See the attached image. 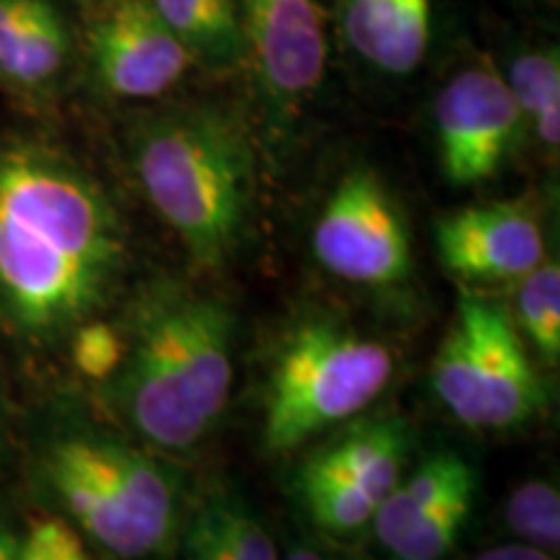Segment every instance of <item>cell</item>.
<instances>
[{
    "label": "cell",
    "instance_id": "6da1fadb",
    "mask_svg": "<svg viewBox=\"0 0 560 560\" xmlns=\"http://www.w3.org/2000/svg\"><path fill=\"white\" fill-rule=\"evenodd\" d=\"M128 265L120 208L86 166L39 140L0 145V325L13 338L66 346L107 310Z\"/></svg>",
    "mask_w": 560,
    "mask_h": 560
},
{
    "label": "cell",
    "instance_id": "7a4b0ae2",
    "mask_svg": "<svg viewBox=\"0 0 560 560\" xmlns=\"http://www.w3.org/2000/svg\"><path fill=\"white\" fill-rule=\"evenodd\" d=\"M125 359L104 397L132 436L164 454L190 452L229 408L236 312L219 293L151 280L125 325Z\"/></svg>",
    "mask_w": 560,
    "mask_h": 560
},
{
    "label": "cell",
    "instance_id": "3957f363",
    "mask_svg": "<svg viewBox=\"0 0 560 560\" xmlns=\"http://www.w3.org/2000/svg\"><path fill=\"white\" fill-rule=\"evenodd\" d=\"M140 192L170 226L195 270L236 260L252 234L257 149L249 125L221 102L145 112L128 132Z\"/></svg>",
    "mask_w": 560,
    "mask_h": 560
},
{
    "label": "cell",
    "instance_id": "277c9868",
    "mask_svg": "<svg viewBox=\"0 0 560 560\" xmlns=\"http://www.w3.org/2000/svg\"><path fill=\"white\" fill-rule=\"evenodd\" d=\"M34 475L55 514L107 560L172 558L192 506L179 467L94 420H66L47 431Z\"/></svg>",
    "mask_w": 560,
    "mask_h": 560
},
{
    "label": "cell",
    "instance_id": "5b68a950",
    "mask_svg": "<svg viewBox=\"0 0 560 560\" xmlns=\"http://www.w3.org/2000/svg\"><path fill=\"white\" fill-rule=\"evenodd\" d=\"M395 376V350L338 314L293 319L272 348L262 384V444L289 454L363 416Z\"/></svg>",
    "mask_w": 560,
    "mask_h": 560
},
{
    "label": "cell",
    "instance_id": "8992f818",
    "mask_svg": "<svg viewBox=\"0 0 560 560\" xmlns=\"http://www.w3.org/2000/svg\"><path fill=\"white\" fill-rule=\"evenodd\" d=\"M431 387L472 431H516L548 408L540 369L506 306L462 293L431 363Z\"/></svg>",
    "mask_w": 560,
    "mask_h": 560
},
{
    "label": "cell",
    "instance_id": "52a82bcc",
    "mask_svg": "<svg viewBox=\"0 0 560 560\" xmlns=\"http://www.w3.org/2000/svg\"><path fill=\"white\" fill-rule=\"evenodd\" d=\"M412 429L392 410L371 408L314 444L293 472V499L314 535L350 542L408 470Z\"/></svg>",
    "mask_w": 560,
    "mask_h": 560
},
{
    "label": "cell",
    "instance_id": "ba28073f",
    "mask_svg": "<svg viewBox=\"0 0 560 560\" xmlns=\"http://www.w3.org/2000/svg\"><path fill=\"white\" fill-rule=\"evenodd\" d=\"M314 260L342 283L395 289L412 276V236L395 195L371 166L342 174L312 226Z\"/></svg>",
    "mask_w": 560,
    "mask_h": 560
},
{
    "label": "cell",
    "instance_id": "9c48e42d",
    "mask_svg": "<svg viewBox=\"0 0 560 560\" xmlns=\"http://www.w3.org/2000/svg\"><path fill=\"white\" fill-rule=\"evenodd\" d=\"M244 62L265 115L280 132L310 104L330 60L325 0H236Z\"/></svg>",
    "mask_w": 560,
    "mask_h": 560
},
{
    "label": "cell",
    "instance_id": "30bf717a",
    "mask_svg": "<svg viewBox=\"0 0 560 560\" xmlns=\"http://www.w3.org/2000/svg\"><path fill=\"white\" fill-rule=\"evenodd\" d=\"M478 501V470L457 450L425 454L392 488L369 535L382 560H450Z\"/></svg>",
    "mask_w": 560,
    "mask_h": 560
},
{
    "label": "cell",
    "instance_id": "8fae6325",
    "mask_svg": "<svg viewBox=\"0 0 560 560\" xmlns=\"http://www.w3.org/2000/svg\"><path fill=\"white\" fill-rule=\"evenodd\" d=\"M439 166L457 187L493 179L524 138L506 79L490 60L462 68L433 104Z\"/></svg>",
    "mask_w": 560,
    "mask_h": 560
},
{
    "label": "cell",
    "instance_id": "7c38bea8",
    "mask_svg": "<svg viewBox=\"0 0 560 560\" xmlns=\"http://www.w3.org/2000/svg\"><path fill=\"white\" fill-rule=\"evenodd\" d=\"M89 60L100 89L115 100L149 102L177 86L190 52L149 0H112L89 34Z\"/></svg>",
    "mask_w": 560,
    "mask_h": 560
},
{
    "label": "cell",
    "instance_id": "4fadbf2b",
    "mask_svg": "<svg viewBox=\"0 0 560 560\" xmlns=\"http://www.w3.org/2000/svg\"><path fill=\"white\" fill-rule=\"evenodd\" d=\"M433 242L441 265L467 283L520 280L548 257L540 219L527 202L514 200L441 215Z\"/></svg>",
    "mask_w": 560,
    "mask_h": 560
},
{
    "label": "cell",
    "instance_id": "5bb4252c",
    "mask_svg": "<svg viewBox=\"0 0 560 560\" xmlns=\"http://www.w3.org/2000/svg\"><path fill=\"white\" fill-rule=\"evenodd\" d=\"M348 50L384 75H410L431 45V0H335Z\"/></svg>",
    "mask_w": 560,
    "mask_h": 560
},
{
    "label": "cell",
    "instance_id": "9a60e30c",
    "mask_svg": "<svg viewBox=\"0 0 560 560\" xmlns=\"http://www.w3.org/2000/svg\"><path fill=\"white\" fill-rule=\"evenodd\" d=\"M170 560H283L260 509L236 488L192 501Z\"/></svg>",
    "mask_w": 560,
    "mask_h": 560
},
{
    "label": "cell",
    "instance_id": "2e32d148",
    "mask_svg": "<svg viewBox=\"0 0 560 560\" xmlns=\"http://www.w3.org/2000/svg\"><path fill=\"white\" fill-rule=\"evenodd\" d=\"M159 19L190 52L192 66L226 70L244 62L236 0H149Z\"/></svg>",
    "mask_w": 560,
    "mask_h": 560
},
{
    "label": "cell",
    "instance_id": "e0dca14e",
    "mask_svg": "<svg viewBox=\"0 0 560 560\" xmlns=\"http://www.w3.org/2000/svg\"><path fill=\"white\" fill-rule=\"evenodd\" d=\"M70 34L60 11L47 0H30L3 81L24 96L47 94L66 70Z\"/></svg>",
    "mask_w": 560,
    "mask_h": 560
},
{
    "label": "cell",
    "instance_id": "ac0fdd59",
    "mask_svg": "<svg viewBox=\"0 0 560 560\" xmlns=\"http://www.w3.org/2000/svg\"><path fill=\"white\" fill-rule=\"evenodd\" d=\"M511 96L520 107L524 136L532 132L545 153L556 156L560 145V55L550 50L522 52L511 60L506 73Z\"/></svg>",
    "mask_w": 560,
    "mask_h": 560
},
{
    "label": "cell",
    "instance_id": "d6986e66",
    "mask_svg": "<svg viewBox=\"0 0 560 560\" xmlns=\"http://www.w3.org/2000/svg\"><path fill=\"white\" fill-rule=\"evenodd\" d=\"M516 330L527 342L529 353L545 366L560 361V265L556 257H545L535 270L516 280L514 312Z\"/></svg>",
    "mask_w": 560,
    "mask_h": 560
},
{
    "label": "cell",
    "instance_id": "ffe728a7",
    "mask_svg": "<svg viewBox=\"0 0 560 560\" xmlns=\"http://www.w3.org/2000/svg\"><path fill=\"white\" fill-rule=\"evenodd\" d=\"M503 529L511 542L529 545L550 556L560 552V490L550 478H529L503 503Z\"/></svg>",
    "mask_w": 560,
    "mask_h": 560
},
{
    "label": "cell",
    "instance_id": "44dd1931",
    "mask_svg": "<svg viewBox=\"0 0 560 560\" xmlns=\"http://www.w3.org/2000/svg\"><path fill=\"white\" fill-rule=\"evenodd\" d=\"M66 348L83 380L107 384L125 359V335L112 322L94 317L70 332Z\"/></svg>",
    "mask_w": 560,
    "mask_h": 560
},
{
    "label": "cell",
    "instance_id": "7402d4cb",
    "mask_svg": "<svg viewBox=\"0 0 560 560\" xmlns=\"http://www.w3.org/2000/svg\"><path fill=\"white\" fill-rule=\"evenodd\" d=\"M19 560H94V550L66 516L50 511L21 532Z\"/></svg>",
    "mask_w": 560,
    "mask_h": 560
},
{
    "label": "cell",
    "instance_id": "603a6c76",
    "mask_svg": "<svg viewBox=\"0 0 560 560\" xmlns=\"http://www.w3.org/2000/svg\"><path fill=\"white\" fill-rule=\"evenodd\" d=\"M283 560H376L348 542H335L310 532L291 540L283 550Z\"/></svg>",
    "mask_w": 560,
    "mask_h": 560
},
{
    "label": "cell",
    "instance_id": "cb8c5ba5",
    "mask_svg": "<svg viewBox=\"0 0 560 560\" xmlns=\"http://www.w3.org/2000/svg\"><path fill=\"white\" fill-rule=\"evenodd\" d=\"M470 560H558V556H550V552L529 548V545L522 542H501L493 545V548H486L475 552Z\"/></svg>",
    "mask_w": 560,
    "mask_h": 560
},
{
    "label": "cell",
    "instance_id": "d4e9b609",
    "mask_svg": "<svg viewBox=\"0 0 560 560\" xmlns=\"http://www.w3.org/2000/svg\"><path fill=\"white\" fill-rule=\"evenodd\" d=\"M19 542L21 532L0 516V560H19Z\"/></svg>",
    "mask_w": 560,
    "mask_h": 560
},
{
    "label": "cell",
    "instance_id": "484cf974",
    "mask_svg": "<svg viewBox=\"0 0 560 560\" xmlns=\"http://www.w3.org/2000/svg\"><path fill=\"white\" fill-rule=\"evenodd\" d=\"M3 446H5V433H3V412H0V457H3Z\"/></svg>",
    "mask_w": 560,
    "mask_h": 560
},
{
    "label": "cell",
    "instance_id": "4316f807",
    "mask_svg": "<svg viewBox=\"0 0 560 560\" xmlns=\"http://www.w3.org/2000/svg\"><path fill=\"white\" fill-rule=\"evenodd\" d=\"M151 560H170V558H151Z\"/></svg>",
    "mask_w": 560,
    "mask_h": 560
},
{
    "label": "cell",
    "instance_id": "83f0119b",
    "mask_svg": "<svg viewBox=\"0 0 560 560\" xmlns=\"http://www.w3.org/2000/svg\"><path fill=\"white\" fill-rule=\"evenodd\" d=\"M109 3H112V0H109Z\"/></svg>",
    "mask_w": 560,
    "mask_h": 560
}]
</instances>
